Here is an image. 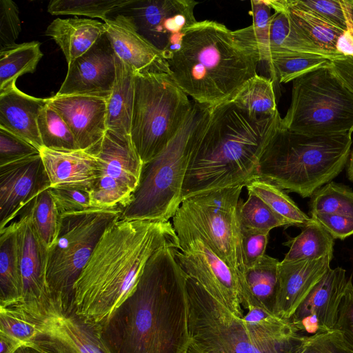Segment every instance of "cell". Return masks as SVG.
<instances>
[{
  "label": "cell",
  "mask_w": 353,
  "mask_h": 353,
  "mask_svg": "<svg viewBox=\"0 0 353 353\" xmlns=\"http://www.w3.org/2000/svg\"><path fill=\"white\" fill-rule=\"evenodd\" d=\"M176 249L165 246L156 251L129 296L99 325L109 353L188 352V275Z\"/></svg>",
  "instance_id": "cell-1"
},
{
  "label": "cell",
  "mask_w": 353,
  "mask_h": 353,
  "mask_svg": "<svg viewBox=\"0 0 353 353\" xmlns=\"http://www.w3.org/2000/svg\"><path fill=\"white\" fill-rule=\"evenodd\" d=\"M165 246L179 249L170 221L111 224L74 284L72 312L85 322H105L133 290L150 256Z\"/></svg>",
  "instance_id": "cell-2"
},
{
  "label": "cell",
  "mask_w": 353,
  "mask_h": 353,
  "mask_svg": "<svg viewBox=\"0 0 353 353\" xmlns=\"http://www.w3.org/2000/svg\"><path fill=\"white\" fill-rule=\"evenodd\" d=\"M250 116L230 101L212 108L191 152L182 201L218 189L243 185L258 178L261 155L281 119Z\"/></svg>",
  "instance_id": "cell-3"
},
{
  "label": "cell",
  "mask_w": 353,
  "mask_h": 353,
  "mask_svg": "<svg viewBox=\"0 0 353 353\" xmlns=\"http://www.w3.org/2000/svg\"><path fill=\"white\" fill-rule=\"evenodd\" d=\"M169 74L194 101L214 108L231 101L252 77L259 61L215 21H197L180 49L167 60Z\"/></svg>",
  "instance_id": "cell-4"
},
{
  "label": "cell",
  "mask_w": 353,
  "mask_h": 353,
  "mask_svg": "<svg viewBox=\"0 0 353 353\" xmlns=\"http://www.w3.org/2000/svg\"><path fill=\"white\" fill-rule=\"evenodd\" d=\"M352 134H313L286 128L279 119L261 155L258 178L287 192L311 197L347 164Z\"/></svg>",
  "instance_id": "cell-5"
},
{
  "label": "cell",
  "mask_w": 353,
  "mask_h": 353,
  "mask_svg": "<svg viewBox=\"0 0 353 353\" xmlns=\"http://www.w3.org/2000/svg\"><path fill=\"white\" fill-rule=\"evenodd\" d=\"M193 101V100H192ZM212 108L193 101L180 130L154 158L143 165L139 183L121 220L168 221L182 202V189L193 145Z\"/></svg>",
  "instance_id": "cell-6"
},
{
  "label": "cell",
  "mask_w": 353,
  "mask_h": 353,
  "mask_svg": "<svg viewBox=\"0 0 353 353\" xmlns=\"http://www.w3.org/2000/svg\"><path fill=\"white\" fill-rule=\"evenodd\" d=\"M188 353H296L307 336H273L248 325L188 276Z\"/></svg>",
  "instance_id": "cell-7"
},
{
  "label": "cell",
  "mask_w": 353,
  "mask_h": 353,
  "mask_svg": "<svg viewBox=\"0 0 353 353\" xmlns=\"http://www.w3.org/2000/svg\"><path fill=\"white\" fill-rule=\"evenodd\" d=\"M119 208H93L63 214L48 250L46 283L61 315L72 312L74 284L107 228L120 219Z\"/></svg>",
  "instance_id": "cell-8"
},
{
  "label": "cell",
  "mask_w": 353,
  "mask_h": 353,
  "mask_svg": "<svg viewBox=\"0 0 353 353\" xmlns=\"http://www.w3.org/2000/svg\"><path fill=\"white\" fill-rule=\"evenodd\" d=\"M193 101L168 73H135L130 137L145 164L158 155L181 128Z\"/></svg>",
  "instance_id": "cell-9"
},
{
  "label": "cell",
  "mask_w": 353,
  "mask_h": 353,
  "mask_svg": "<svg viewBox=\"0 0 353 353\" xmlns=\"http://www.w3.org/2000/svg\"><path fill=\"white\" fill-rule=\"evenodd\" d=\"M283 125L313 134L353 132V94L329 67L293 81L291 102Z\"/></svg>",
  "instance_id": "cell-10"
},
{
  "label": "cell",
  "mask_w": 353,
  "mask_h": 353,
  "mask_svg": "<svg viewBox=\"0 0 353 353\" xmlns=\"http://www.w3.org/2000/svg\"><path fill=\"white\" fill-rule=\"evenodd\" d=\"M172 225L179 245L175 255L185 273L230 312L243 318L237 275L179 208Z\"/></svg>",
  "instance_id": "cell-11"
},
{
  "label": "cell",
  "mask_w": 353,
  "mask_h": 353,
  "mask_svg": "<svg viewBox=\"0 0 353 353\" xmlns=\"http://www.w3.org/2000/svg\"><path fill=\"white\" fill-rule=\"evenodd\" d=\"M243 187L236 185L200 193L185 199L179 207L237 275L239 285L245 270L238 216Z\"/></svg>",
  "instance_id": "cell-12"
},
{
  "label": "cell",
  "mask_w": 353,
  "mask_h": 353,
  "mask_svg": "<svg viewBox=\"0 0 353 353\" xmlns=\"http://www.w3.org/2000/svg\"><path fill=\"white\" fill-rule=\"evenodd\" d=\"M90 151L99 167L98 179L90 191L92 206L124 208L138 186L143 165L130 135L107 130Z\"/></svg>",
  "instance_id": "cell-13"
},
{
  "label": "cell",
  "mask_w": 353,
  "mask_h": 353,
  "mask_svg": "<svg viewBox=\"0 0 353 353\" xmlns=\"http://www.w3.org/2000/svg\"><path fill=\"white\" fill-rule=\"evenodd\" d=\"M22 295L19 303L31 314L46 321L62 316L46 283L48 248L34 225L30 204L17 221Z\"/></svg>",
  "instance_id": "cell-14"
},
{
  "label": "cell",
  "mask_w": 353,
  "mask_h": 353,
  "mask_svg": "<svg viewBox=\"0 0 353 353\" xmlns=\"http://www.w3.org/2000/svg\"><path fill=\"white\" fill-rule=\"evenodd\" d=\"M199 2L193 0H135L130 17L139 32L168 60L182 44L186 31L197 21Z\"/></svg>",
  "instance_id": "cell-15"
},
{
  "label": "cell",
  "mask_w": 353,
  "mask_h": 353,
  "mask_svg": "<svg viewBox=\"0 0 353 353\" xmlns=\"http://www.w3.org/2000/svg\"><path fill=\"white\" fill-rule=\"evenodd\" d=\"M49 188L40 153L0 166V230Z\"/></svg>",
  "instance_id": "cell-16"
},
{
  "label": "cell",
  "mask_w": 353,
  "mask_h": 353,
  "mask_svg": "<svg viewBox=\"0 0 353 353\" xmlns=\"http://www.w3.org/2000/svg\"><path fill=\"white\" fill-rule=\"evenodd\" d=\"M116 77L115 54L105 34L85 53L68 64L56 95H88L108 99Z\"/></svg>",
  "instance_id": "cell-17"
},
{
  "label": "cell",
  "mask_w": 353,
  "mask_h": 353,
  "mask_svg": "<svg viewBox=\"0 0 353 353\" xmlns=\"http://www.w3.org/2000/svg\"><path fill=\"white\" fill-rule=\"evenodd\" d=\"M347 281L344 269L330 268L289 319L292 325L307 336L332 330Z\"/></svg>",
  "instance_id": "cell-18"
},
{
  "label": "cell",
  "mask_w": 353,
  "mask_h": 353,
  "mask_svg": "<svg viewBox=\"0 0 353 353\" xmlns=\"http://www.w3.org/2000/svg\"><path fill=\"white\" fill-rule=\"evenodd\" d=\"M48 104L70 129L80 150H90L107 131V99L88 95H54Z\"/></svg>",
  "instance_id": "cell-19"
},
{
  "label": "cell",
  "mask_w": 353,
  "mask_h": 353,
  "mask_svg": "<svg viewBox=\"0 0 353 353\" xmlns=\"http://www.w3.org/2000/svg\"><path fill=\"white\" fill-rule=\"evenodd\" d=\"M103 21L105 34L115 55L134 73L155 71L169 74L167 60L139 32L130 16L117 14Z\"/></svg>",
  "instance_id": "cell-20"
},
{
  "label": "cell",
  "mask_w": 353,
  "mask_h": 353,
  "mask_svg": "<svg viewBox=\"0 0 353 353\" xmlns=\"http://www.w3.org/2000/svg\"><path fill=\"white\" fill-rule=\"evenodd\" d=\"M333 256L280 261L279 286L273 314L290 319L312 289L330 268Z\"/></svg>",
  "instance_id": "cell-21"
},
{
  "label": "cell",
  "mask_w": 353,
  "mask_h": 353,
  "mask_svg": "<svg viewBox=\"0 0 353 353\" xmlns=\"http://www.w3.org/2000/svg\"><path fill=\"white\" fill-rule=\"evenodd\" d=\"M33 342L51 353H109L101 339L99 325L85 322L74 312L50 321Z\"/></svg>",
  "instance_id": "cell-22"
},
{
  "label": "cell",
  "mask_w": 353,
  "mask_h": 353,
  "mask_svg": "<svg viewBox=\"0 0 353 353\" xmlns=\"http://www.w3.org/2000/svg\"><path fill=\"white\" fill-rule=\"evenodd\" d=\"M39 153L52 188L90 191L98 179V161L90 150L58 151L43 147Z\"/></svg>",
  "instance_id": "cell-23"
},
{
  "label": "cell",
  "mask_w": 353,
  "mask_h": 353,
  "mask_svg": "<svg viewBox=\"0 0 353 353\" xmlns=\"http://www.w3.org/2000/svg\"><path fill=\"white\" fill-rule=\"evenodd\" d=\"M48 98L30 96L16 83L0 92V126L25 139L39 150L43 148L37 120Z\"/></svg>",
  "instance_id": "cell-24"
},
{
  "label": "cell",
  "mask_w": 353,
  "mask_h": 353,
  "mask_svg": "<svg viewBox=\"0 0 353 353\" xmlns=\"http://www.w3.org/2000/svg\"><path fill=\"white\" fill-rule=\"evenodd\" d=\"M105 34L104 23L79 17L57 18L45 31V35L59 46L68 65L88 51Z\"/></svg>",
  "instance_id": "cell-25"
},
{
  "label": "cell",
  "mask_w": 353,
  "mask_h": 353,
  "mask_svg": "<svg viewBox=\"0 0 353 353\" xmlns=\"http://www.w3.org/2000/svg\"><path fill=\"white\" fill-rule=\"evenodd\" d=\"M279 263L278 259L265 254L245 269L239 285L242 307L247 310L254 306L273 314L279 286Z\"/></svg>",
  "instance_id": "cell-26"
},
{
  "label": "cell",
  "mask_w": 353,
  "mask_h": 353,
  "mask_svg": "<svg viewBox=\"0 0 353 353\" xmlns=\"http://www.w3.org/2000/svg\"><path fill=\"white\" fill-rule=\"evenodd\" d=\"M116 77L107 99V129L130 135L135 94V73L115 55Z\"/></svg>",
  "instance_id": "cell-27"
},
{
  "label": "cell",
  "mask_w": 353,
  "mask_h": 353,
  "mask_svg": "<svg viewBox=\"0 0 353 353\" xmlns=\"http://www.w3.org/2000/svg\"><path fill=\"white\" fill-rule=\"evenodd\" d=\"M271 8L274 13L272 14L270 26V59L278 54H308L332 60L305 35L284 10L275 6Z\"/></svg>",
  "instance_id": "cell-28"
},
{
  "label": "cell",
  "mask_w": 353,
  "mask_h": 353,
  "mask_svg": "<svg viewBox=\"0 0 353 353\" xmlns=\"http://www.w3.org/2000/svg\"><path fill=\"white\" fill-rule=\"evenodd\" d=\"M21 295L22 280L14 221L0 230V307L19 303Z\"/></svg>",
  "instance_id": "cell-29"
},
{
  "label": "cell",
  "mask_w": 353,
  "mask_h": 353,
  "mask_svg": "<svg viewBox=\"0 0 353 353\" xmlns=\"http://www.w3.org/2000/svg\"><path fill=\"white\" fill-rule=\"evenodd\" d=\"M270 6L284 10L305 35L332 59L344 55L337 52L336 44L344 32L321 17L290 6L287 0H268Z\"/></svg>",
  "instance_id": "cell-30"
},
{
  "label": "cell",
  "mask_w": 353,
  "mask_h": 353,
  "mask_svg": "<svg viewBox=\"0 0 353 353\" xmlns=\"http://www.w3.org/2000/svg\"><path fill=\"white\" fill-rule=\"evenodd\" d=\"M38 41L26 42L0 50V92L16 83L27 73H33L43 54Z\"/></svg>",
  "instance_id": "cell-31"
},
{
  "label": "cell",
  "mask_w": 353,
  "mask_h": 353,
  "mask_svg": "<svg viewBox=\"0 0 353 353\" xmlns=\"http://www.w3.org/2000/svg\"><path fill=\"white\" fill-rule=\"evenodd\" d=\"M312 219L310 223L302 228L299 235L283 243L289 248L283 261L333 256L334 239L319 222Z\"/></svg>",
  "instance_id": "cell-32"
},
{
  "label": "cell",
  "mask_w": 353,
  "mask_h": 353,
  "mask_svg": "<svg viewBox=\"0 0 353 353\" xmlns=\"http://www.w3.org/2000/svg\"><path fill=\"white\" fill-rule=\"evenodd\" d=\"M248 114L268 117L277 111L274 81L256 74L230 101Z\"/></svg>",
  "instance_id": "cell-33"
},
{
  "label": "cell",
  "mask_w": 353,
  "mask_h": 353,
  "mask_svg": "<svg viewBox=\"0 0 353 353\" xmlns=\"http://www.w3.org/2000/svg\"><path fill=\"white\" fill-rule=\"evenodd\" d=\"M252 24L234 31L238 41L260 61L270 59L269 33L272 10L268 0H252Z\"/></svg>",
  "instance_id": "cell-34"
},
{
  "label": "cell",
  "mask_w": 353,
  "mask_h": 353,
  "mask_svg": "<svg viewBox=\"0 0 353 353\" xmlns=\"http://www.w3.org/2000/svg\"><path fill=\"white\" fill-rule=\"evenodd\" d=\"M248 194L256 195L262 199L274 212L284 219L288 226L303 228L312 221L308 216L286 194L272 183L259 178L246 185Z\"/></svg>",
  "instance_id": "cell-35"
},
{
  "label": "cell",
  "mask_w": 353,
  "mask_h": 353,
  "mask_svg": "<svg viewBox=\"0 0 353 353\" xmlns=\"http://www.w3.org/2000/svg\"><path fill=\"white\" fill-rule=\"evenodd\" d=\"M331 60L314 54H278L268 62L271 79L288 83L317 69L330 66Z\"/></svg>",
  "instance_id": "cell-36"
},
{
  "label": "cell",
  "mask_w": 353,
  "mask_h": 353,
  "mask_svg": "<svg viewBox=\"0 0 353 353\" xmlns=\"http://www.w3.org/2000/svg\"><path fill=\"white\" fill-rule=\"evenodd\" d=\"M49 322L31 314L18 304L0 307V332L23 345L33 342L45 331Z\"/></svg>",
  "instance_id": "cell-37"
},
{
  "label": "cell",
  "mask_w": 353,
  "mask_h": 353,
  "mask_svg": "<svg viewBox=\"0 0 353 353\" xmlns=\"http://www.w3.org/2000/svg\"><path fill=\"white\" fill-rule=\"evenodd\" d=\"M37 125L44 148L58 151L80 150L68 125L48 103L41 110Z\"/></svg>",
  "instance_id": "cell-38"
},
{
  "label": "cell",
  "mask_w": 353,
  "mask_h": 353,
  "mask_svg": "<svg viewBox=\"0 0 353 353\" xmlns=\"http://www.w3.org/2000/svg\"><path fill=\"white\" fill-rule=\"evenodd\" d=\"M310 214H336L353 217V190L341 183L330 181L311 196Z\"/></svg>",
  "instance_id": "cell-39"
},
{
  "label": "cell",
  "mask_w": 353,
  "mask_h": 353,
  "mask_svg": "<svg viewBox=\"0 0 353 353\" xmlns=\"http://www.w3.org/2000/svg\"><path fill=\"white\" fill-rule=\"evenodd\" d=\"M135 0H52L48 12L52 15H82L103 21L116 10L128 7Z\"/></svg>",
  "instance_id": "cell-40"
},
{
  "label": "cell",
  "mask_w": 353,
  "mask_h": 353,
  "mask_svg": "<svg viewBox=\"0 0 353 353\" xmlns=\"http://www.w3.org/2000/svg\"><path fill=\"white\" fill-rule=\"evenodd\" d=\"M49 188L41 192L30 203L34 225L48 249L56 239L61 216Z\"/></svg>",
  "instance_id": "cell-41"
},
{
  "label": "cell",
  "mask_w": 353,
  "mask_h": 353,
  "mask_svg": "<svg viewBox=\"0 0 353 353\" xmlns=\"http://www.w3.org/2000/svg\"><path fill=\"white\" fill-rule=\"evenodd\" d=\"M298 9L312 12L346 31L353 29V0H287Z\"/></svg>",
  "instance_id": "cell-42"
},
{
  "label": "cell",
  "mask_w": 353,
  "mask_h": 353,
  "mask_svg": "<svg viewBox=\"0 0 353 353\" xmlns=\"http://www.w3.org/2000/svg\"><path fill=\"white\" fill-rule=\"evenodd\" d=\"M238 216L242 229L270 232L277 227H288L284 219L274 212L262 199L252 194H248L245 202L240 201Z\"/></svg>",
  "instance_id": "cell-43"
},
{
  "label": "cell",
  "mask_w": 353,
  "mask_h": 353,
  "mask_svg": "<svg viewBox=\"0 0 353 353\" xmlns=\"http://www.w3.org/2000/svg\"><path fill=\"white\" fill-rule=\"evenodd\" d=\"M296 353H353L339 331L332 330L306 337Z\"/></svg>",
  "instance_id": "cell-44"
},
{
  "label": "cell",
  "mask_w": 353,
  "mask_h": 353,
  "mask_svg": "<svg viewBox=\"0 0 353 353\" xmlns=\"http://www.w3.org/2000/svg\"><path fill=\"white\" fill-rule=\"evenodd\" d=\"M49 190L61 216L95 208L88 190L52 187Z\"/></svg>",
  "instance_id": "cell-45"
},
{
  "label": "cell",
  "mask_w": 353,
  "mask_h": 353,
  "mask_svg": "<svg viewBox=\"0 0 353 353\" xmlns=\"http://www.w3.org/2000/svg\"><path fill=\"white\" fill-rule=\"evenodd\" d=\"M39 153L33 145L0 126V166Z\"/></svg>",
  "instance_id": "cell-46"
},
{
  "label": "cell",
  "mask_w": 353,
  "mask_h": 353,
  "mask_svg": "<svg viewBox=\"0 0 353 353\" xmlns=\"http://www.w3.org/2000/svg\"><path fill=\"white\" fill-rule=\"evenodd\" d=\"M21 31L18 6L12 0H0V50L14 45Z\"/></svg>",
  "instance_id": "cell-47"
},
{
  "label": "cell",
  "mask_w": 353,
  "mask_h": 353,
  "mask_svg": "<svg viewBox=\"0 0 353 353\" xmlns=\"http://www.w3.org/2000/svg\"><path fill=\"white\" fill-rule=\"evenodd\" d=\"M333 330L342 333L353 348V283L352 276L347 279L339 307L336 322Z\"/></svg>",
  "instance_id": "cell-48"
},
{
  "label": "cell",
  "mask_w": 353,
  "mask_h": 353,
  "mask_svg": "<svg viewBox=\"0 0 353 353\" xmlns=\"http://www.w3.org/2000/svg\"><path fill=\"white\" fill-rule=\"evenodd\" d=\"M241 229L242 247L246 269L253 265L261 258L265 255L270 232Z\"/></svg>",
  "instance_id": "cell-49"
},
{
  "label": "cell",
  "mask_w": 353,
  "mask_h": 353,
  "mask_svg": "<svg viewBox=\"0 0 353 353\" xmlns=\"http://www.w3.org/2000/svg\"><path fill=\"white\" fill-rule=\"evenodd\" d=\"M311 218L319 222L334 239L344 240L353 235V217L341 214L318 213Z\"/></svg>",
  "instance_id": "cell-50"
},
{
  "label": "cell",
  "mask_w": 353,
  "mask_h": 353,
  "mask_svg": "<svg viewBox=\"0 0 353 353\" xmlns=\"http://www.w3.org/2000/svg\"><path fill=\"white\" fill-rule=\"evenodd\" d=\"M330 68L343 85L353 94V57L343 56L332 59Z\"/></svg>",
  "instance_id": "cell-51"
},
{
  "label": "cell",
  "mask_w": 353,
  "mask_h": 353,
  "mask_svg": "<svg viewBox=\"0 0 353 353\" xmlns=\"http://www.w3.org/2000/svg\"><path fill=\"white\" fill-rule=\"evenodd\" d=\"M336 49L344 56L353 57V29L344 31L339 37Z\"/></svg>",
  "instance_id": "cell-52"
},
{
  "label": "cell",
  "mask_w": 353,
  "mask_h": 353,
  "mask_svg": "<svg viewBox=\"0 0 353 353\" xmlns=\"http://www.w3.org/2000/svg\"><path fill=\"white\" fill-rule=\"evenodd\" d=\"M0 353H14L21 345V343L10 336L0 332Z\"/></svg>",
  "instance_id": "cell-53"
},
{
  "label": "cell",
  "mask_w": 353,
  "mask_h": 353,
  "mask_svg": "<svg viewBox=\"0 0 353 353\" xmlns=\"http://www.w3.org/2000/svg\"><path fill=\"white\" fill-rule=\"evenodd\" d=\"M14 353H51L45 347L35 343L21 345Z\"/></svg>",
  "instance_id": "cell-54"
},
{
  "label": "cell",
  "mask_w": 353,
  "mask_h": 353,
  "mask_svg": "<svg viewBox=\"0 0 353 353\" xmlns=\"http://www.w3.org/2000/svg\"><path fill=\"white\" fill-rule=\"evenodd\" d=\"M347 174L348 179L353 182V149L350 150L347 162Z\"/></svg>",
  "instance_id": "cell-55"
},
{
  "label": "cell",
  "mask_w": 353,
  "mask_h": 353,
  "mask_svg": "<svg viewBox=\"0 0 353 353\" xmlns=\"http://www.w3.org/2000/svg\"><path fill=\"white\" fill-rule=\"evenodd\" d=\"M185 353H188V352H185Z\"/></svg>",
  "instance_id": "cell-56"
}]
</instances>
